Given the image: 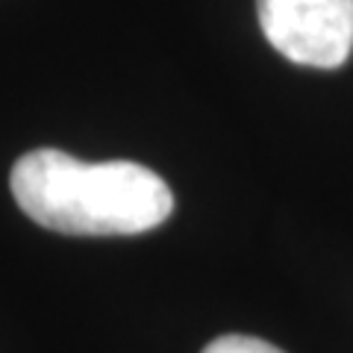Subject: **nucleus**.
<instances>
[{
  "mask_svg": "<svg viewBox=\"0 0 353 353\" xmlns=\"http://www.w3.org/2000/svg\"><path fill=\"white\" fill-rule=\"evenodd\" d=\"M203 353H283V350L253 336H221L215 341H209Z\"/></svg>",
  "mask_w": 353,
  "mask_h": 353,
  "instance_id": "7ed1b4c3",
  "label": "nucleus"
},
{
  "mask_svg": "<svg viewBox=\"0 0 353 353\" xmlns=\"http://www.w3.org/2000/svg\"><path fill=\"white\" fill-rule=\"evenodd\" d=\"M12 197L36 224L68 236H136L159 227L174 194L139 162H83L65 150H32L12 168Z\"/></svg>",
  "mask_w": 353,
  "mask_h": 353,
  "instance_id": "f257e3e1",
  "label": "nucleus"
},
{
  "mask_svg": "<svg viewBox=\"0 0 353 353\" xmlns=\"http://www.w3.org/2000/svg\"><path fill=\"white\" fill-rule=\"evenodd\" d=\"M259 27L294 65L339 68L353 50V0H256Z\"/></svg>",
  "mask_w": 353,
  "mask_h": 353,
  "instance_id": "f03ea898",
  "label": "nucleus"
}]
</instances>
